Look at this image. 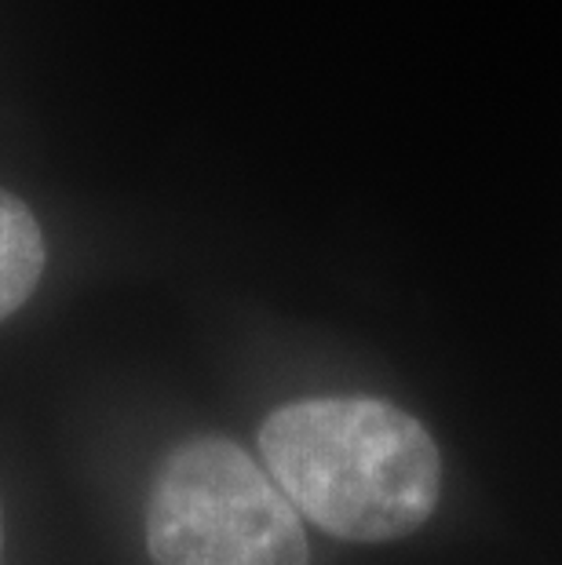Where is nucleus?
Returning <instances> with one entry per match:
<instances>
[{"label":"nucleus","mask_w":562,"mask_h":565,"mask_svg":"<svg viewBox=\"0 0 562 565\" xmlns=\"http://www.w3.org/2000/svg\"><path fill=\"white\" fill-rule=\"evenodd\" d=\"M259 452L304 519L354 544L416 533L442 497L435 438L380 398H304L274 408L259 427Z\"/></svg>","instance_id":"1"},{"label":"nucleus","mask_w":562,"mask_h":565,"mask_svg":"<svg viewBox=\"0 0 562 565\" xmlns=\"http://www.w3.org/2000/svg\"><path fill=\"white\" fill-rule=\"evenodd\" d=\"M0 565H4V511H0Z\"/></svg>","instance_id":"4"},{"label":"nucleus","mask_w":562,"mask_h":565,"mask_svg":"<svg viewBox=\"0 0 562 565\" xmlns=\"http://www.w3.org/2000/svg\"><path fill=\"white\" fill-rule=\"evenodd\" d=\"M147 551L153 565H310L293 500L226 438L165 456L147 500Z\"/></svg>","instance_id":"2"},{"label":"nucleus","mask_w":562,"mask_h":565,"mask_svg":"<svg viewBox=\"0 0 562 565\" xmlns=\"http://www.w3.org/2000/svg\"><path fill=\"white\" fill-rule=\"evenodd\" d=\"M44 234L15 194L0 190V321L26 303L44 274Z\"/></svg>","instance_id":"3"}]
</instances>
